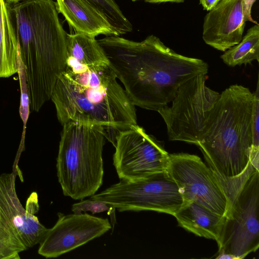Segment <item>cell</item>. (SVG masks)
Here are the masks:
<instances>
[{
    "label": "cell",
    "instance_id": "obj_1",
    "mask_svg": "<svg viewBox=\"0 0 259 259\" xmlns=\"http://www.w3.org/2000/svg\"><path fill=\"white\" fill-rule=\"evenodd\" d=\"M117 79L95 36L67 33L64 68L51 97L60 123L99 125L113 132L115 139L137 124L135 106Z\"/></svg>",
    "mask_w": 259,
    "mask_h": 259
},
{
    "label": "cell",
    "instance_id": "obj_2",
    "mask_svg": "<svg viewBox=\"0 0 259 259\" xmlns=\"http://www.w3.org/2000/svg\"><path fill=\"white\" fill-rule=\"evenodd\" d=\"M98 41L131 103L145 109L158 111L184 82L208 72L203 60L177 53L153 35L140 42L118 35Z\"/></svg>",
    "mask_w": 259,
    "mask_h": 259
},
{
    "label": "cell",
    "instance_id": "obj_3",
    "mask_svg": "<svg viewBox=\"0 0 259 259\" xmlns=\"http://www.w3.org/2000/svg\"><path fill=\"white\" fill-rule=\"evenodd\" d=\"M11 11L30 109L37 112L51 99L64 68L67 33L53 0H25L14 5Z\"/></svg>",
    "mask_w": 259,
    "mask_h": 259
},
{
    "label": "cell",
    "instance_id": "obj_4",
    "mask_svg": "<svg viewBox=\"0 0 259 259\" xmlns=\"http://www.w3.org/2000/svg\"><path fill=\"white\" fill-rule=\"evenodd\" d=\"M253 101L248 88L232 85L220 94L205 123L197 146L208 166L223 179L256 170L250 162Z\"/></svg>",
    "mask_w": 259,
    "mask_h": 259
},
{
    "label": "cell",
    "instance_id": "obj_5",
    "mask_svg": "<svg viewBox=\"0 0 259 259\" xmlns=\"http://www.w3.org/2000/svg\"><path fill=\"white\" fill-rule=\"evenodd\" d=\"M105 139L107 133L99 125L75 121L63 125L56 168L65 196L82 200L101 187Z\"/></svg>",
    "mask_w": 259,
    "mask_h": 259
},
{
    "label": "cell",
    "instance_id": "obj_6",
    "mask_svg": "<svg viewBox=\"0 0 259 259\" xmlns=\"http://www.w3.org/2000/svg\"><path fill=\"white\" fill-rule=\"evenodd\" d=\"M166 171L177 184L184 201H195L226 217L252 174L250 171L237 178L223 179L199 156L185 153L169 154Z\"/></svg>",
    "mask_w": 259,
    "mask_h": 259
},
{
    "label": "cell",
    "instance_id": "obj_7",
    "mask_svg": "<svg viewBox=\"0 0 259 259\" xmlns=\"http://www.w3.org/2000/svg\"><path fill=\"white\" fill-rule=\"evenodd\" d=\"M15 180L14 173L0 175V259H19V253L39 243L48 229L35 215L37 193L30 194L24 208Z\"/></svg>",
    "mask_w": 259,
    "mask_h": 259
},
{
    "label": "cell",
    "instance_id": "obj_8",
    "mask_svg": "<svg viewBox=\"0 0 259 259\" xmlns=\"http://www.w3.org/2000/svg\"><path fill=\"white\" fill-rule=\"evenodd\" d=\"M206 75L198 74L182 84L171 101L157 112L163 119L168 139L196 146L220 94L205 85Z\"/></svg>",
    "mask_w": 259,
    "mask_h": 259
},
{
    "label": "cell",
    "instance_id": "obj_9",
    "mask_svg": "<svg viewBox=\"0 0 259 259\" xmlns=\"http://www.w3.org/2000/svg\"><path fill=\"white\" fill-rule=\"evenodd\" d=\"M91 199L119 211H154L174 215L183 203L179 188L166 171L133 182L120 180Z\"/></svg>",
    "mask_w": 259,
    "mask_h": 259
},
{
    "label": "cell",
    "instance_id": "obj_10",
    "mask_svg": "<svg viewBox=\"0 0 259 259\" xmlns=\"http://www.w3.org/2000/svg\"><path fill=\"white\" fill-rule=\"evenodd\" d=\"M259 171L246 181L226 217L217 241L218 254L241 259L259 247Z\"/></svg>",
    "mask_w": 259,
    "mask_h": 259
},
{
    "label": "cell",
    "instance_id": "obj_11",
    "mask_svg": "<svg viewBox=\"0 0 259 259\" xmlns=\"http://www.w3.org/2000/svg\"><path fill=\"white\" fill-rule=\"evenodd\" d=\"M114 147L113 165L120 180L136 181L166 171L169 154L137 124L120 132Z\"/></svg>",
    "mask_w": 259,
    "mask_h": 259
},
{
    "label": "cell",
    "instance_id": "obj_12",
    "mask_svg": "<svg viewBox=\"0 0 259 259\" xmlns=\"http://www.w3.org/2000/svg\"><path fill=\"white\" fill-rule=\"evenodd\" d=\"M55 225L48 229L39 242L38 253L46 258L57 257L100 237L111 229L108 219L84 212L58 213Z\"/></svg>",
    "mask_w": 259,
    "mask_h": 259
},
{
    "label": "cell",
    "instance_id": "obj_13",
    "mask_svg": "<svg viewBox=\"0 0 259 259\" xmlns=\"http://www.w3.org/2000/svg\"><path fill=\"white\" fill-rule=\"evenodd\" d=\"M245 22L242 0H221L204 17L202 38L207 45L225 52L241 40Z\"/></svg>",
    "mask_w": 259,
    "mask_h": 259
},
{
    "label": "cell",
    "instance_id": "obj_14",
    "mask_svg": "<svg viewBox=\"0 0 259 259\" xmlns=\"http://www.w3.org/2000/svg\"><path fill=\"white\" fill-rule=\"evenodd\" d=\"M56 5L59 13L76 32L95 37L118 35L103 14L81 0H56Z\"/></svg>",
    "mask_w": 259,
    "mask_h": 259
},
{
    "label": "cell",
    "instance_id": "obj_15",
    "mask_svg": "<svg viewBox=\"0 0 259 259\" xmlns=\"http://www.w3.org/2000/svg\"><path fill=\"white\" fill-rule=\"evenodd\" d=\"M179 225L196 236L217 241L226 216L218 214L193 200L184 201L174 214Z\"/></svg>",
    "mask_w": 259,
    "mask_h": 259
},
{
    "label": "cell",
    "instance_id": "obj_16",
    "mask_svg": "<svg viewBox=\"0 0 259 259\" xmlns=\"http://www.w3.org/2000/svg\"><path fill=\"white\" fill-rule=\"evenodd\" d=\"M18 71V46L11 7L0 0V77Z\"/></svg>",
    "mask_w": 259,
    "mask_h": 259
},
{
    "label": "cell",
    "instance_id": "obj_17",
    "mask_svg": "<svg viewBox=\"0 0 259 259\" xmlns=\"http://www.w3.org/2000/svg\"><path fill=\"white\" fill-rule=\"evenodd\" d=\"M221 58L225 64L231 67L250 64L253 60L258 62V24L250 27L241 40L225 51Z\"/></svg>",
    "mask_w": 259,
    "mask_h": 259
},
{
    "label": "cell",
    "instance_id": "obj_18",
    "mask_svg": "<svg viewBox=\"0 0 259 259\" xmlns=\"http://www.w3.org/2000/svg\"><path fill=\"white\" fill-rule=\"evenodd\" d=\"M103 14L118 36L131 32L133 26L115 0H81Z\"/></svg>",
    "mask_w": 259,
    "mask_h": 259
},
{
    "label": "cell",
    "instance_id": "obj_19",
    "mask_svg": "<svg viewBox=\"0 0 259 259\" xmlns=\"http://www.w3.org/2000/svg\"><path fill=\"white\" fill-rule=\"evenodd\" d=\"M115 208L105 202L92 199L82 200L72 205L71 210L74 213L80 214L90 211L93 214L106 211L110 216L112 229L116 224Z\"/></svg>",
    "mask_w": 259,
    "mask_h": 259
},
{
    "label": "cell",
    "instance_id": "obj_20",
    "mask_svg": "<svg viewBox=\"0 0 259 259\" xmlns=\"http://www.w3.org/2000/svg\"><path fill=\"white\" fill-rule=\"evenodd\" d=\"M17 73L19 74L21 90L20 114L23 122L24 125L25 126L29 114L30 101L28 93V87L25 69L21 60L19 51L18 71Z\"/></svg>",
    "mask_w": 259,
    "mask_h": 259
},
{
    "label": "cell",
    "instance_id": "obj_21",
    "mask_svg": "<svg viewBox=\"0 0 259 259\" xmlns=\"http://www.w3.org/2000/svg\"><path fill=\"white\" fill-rule=\"evenodd\" d=\"M254 94V101L251 117L252 147L259 148V83Z\"/></svg>",
    "mask_w": 259,
    "mask_h": 259
},
{
    "label": "cell",
    "instance_id": "obj_22",
    "mask_svg": "<svg viewBox=\"0 0 259 259\" xmlns=\"http://www.w3.org/2000/svg\"><path fill=\"white\" fill-rule=\"evenodd\" d=\"M256 0H242V8L245 21H249L258 24L251 17V8Z\"/></svg>",
    "mask_w": 259,
    "mask_h": 259
},
{
    "label": "cell",
    "instance_id": "obj_23",
    "mask_svg": "<svg viewBox=\"0 0 259 259\" xmlns=\"http://www.w3.org/2000/svg\"><path fill=\"white\" fill-rule=\"evenodd\" d=\"M221 0H200V4L203 9L209 11L213 9Z\"/></svg>",
    "mask_w": 259,
    "mask_h": 259
},
{
    "label": "cell",
    "instance_id": "obj_24",
    "mask_svg": "<svg viewBox=\"0 0 259 259\" xmlns=\"http://www.w3.org/2000/svg\"><path fill=\"white\" fill-rule=\"evenodd\" d=\"M145 1L151 3H160L163 2H172L176 3H183L185 0H144Z\"/></svg>",
    "mask_w": 259,
    "mask_h": 259
},
{
    "label": "cell",
    "instance_id": "obj_25",
    "mask_svg": "<svg viewBox=\"0 0 259 259\" xmlns=\"http://www.w3.org/2000/svg\"><path fill=\"white\" fill-rule=\"evenodd\" d=\"M24 1H25V0H5L6 2L9 5H11V4L15 5V4H16L19 2H21Z\"/></svg>",
    "mask_w": 259,
    "mask_h": 259
},
{
    "label": "cell",
    "instance_id": "obj_26",
    "mask_svg": "<svg viewBox=\"0 0 259 259\" xmlns=\"http://www.w3.org/2000/svg\"><path fill=\"white\" fill-rule=\"evenodd\" d=\"M132 1H137V0H132Z\"/></svg>",
    "mask_w": 259,
    "mask_h": 259
}]
</instances>
